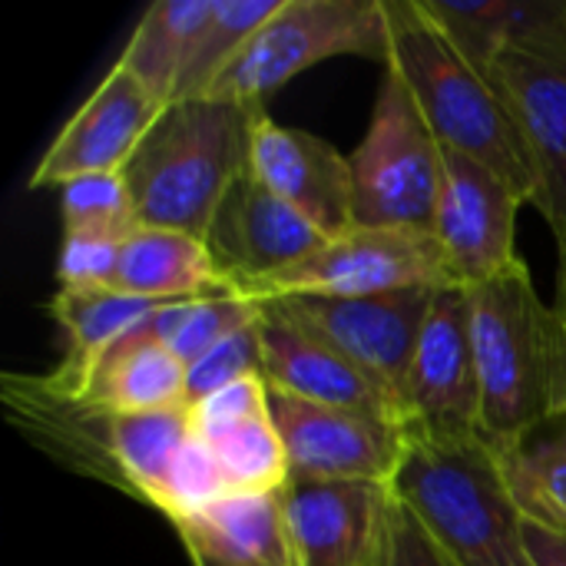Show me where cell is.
<instances>
[{"mask_svg": "<svg viewBox=\"0 0 566 566\" xmlns=\"http://www.w3.org/2000/svg\"><path fill=\"white\" fill-rule=\"evenodd\" d=\"M471 338L491 448L514 454L566 421V318L541 298L524 259L471 289Z\"/></svg>", "mask_w": 566, "mask_h": 566, "instance_id": "cell-1", "label": "cell"}, {"mask_svg": "<svg viewBox=\"0 0 566 566\" xmlns=\"http://www.w3.org/2000/svg\"><path fill=\"white\" fill-rule=\"evenodd\" d=\"M388 60L411 90L438 143L497 172L524 202L537 196V169L524 133L497 86L448 40L421 0H385Z\"/></svg>", "mask_w": 566, "mask_h": 566, "instance_id": "cell-2", "label": "cell"}, {"mask_svg": "<svg viewBox=\"0 0 566 566\" xmlns=\"http://www.w3.org/2000/svg\"><path fill=\"white\" fill-rule=\"evenodd\" d=\"M262 109L226 99L169 103L123 169L136 226L206 239L222 199L249 169Z\"/></svg>", "mask_w": 566, "mask_h": 566, "instance_id": "cell-3", "label": "cell"}, {"mask_svg": "<svg viewBox=\"0 0 566 566\" xmlns=\"http://www.w3.org/2000/svg\"><path fill=\"white\" fill-rule=\"evenodd\" d=\"M391 494L454 566H534L524 537L527 517L511 491L504 454L481 434L428 438L408 431Z\"/></svg>", "mask_w": 566, "mask_h": 566, "instance_id": "cell-4", "label": "cell"}, {"mask_svg": "<svg viewBox=\"0 0 566 566\" xmlns=\"http://www.w3.org/2000/svg\"><path fill=\"white\" fill-rule=\"evenodd\" d=\"M348 163L355 182V226L434 232L444 146L391 66H385L368 133Z\"/></svg>", "mask_w": 566, "mask_h": 566, "instance_id": "cell-5", "label": "cell"}, {"mask_svg": "<svg viewBox=\"0 0 566 566\" xmlns=\"http://www.w3.org/2000/svg\"><path fill=\"white\" fill-rule=\"evenodd\" d=\"M332 56L388 60L385 0H282L202 99L265 106L279 86Z\"/></svg>", "mask_w": 566, "mask_h": 566, "instance_id": "cell-6", "label": "cell"}, {"mask_svg": "<svg viewBox=\"0 0 566 566\" xmlns=\"http://www.w3.org/2000/svg\"><path fill=\"white\" fill-rule=\"evenodd\" d=\"M458 285L444 262L434 232L418 229H348L328 239L305 262L275 272L242 295L255 302L318 295V298H365L405 289Z\"/></svg>", "mask_w": 566, "mask_h": 566, "instance_id": "cell-7", "label": "cell"}, {"mask_svg": "<svg viewBox=\"0 0 566 566\" xmlns=\"http://www.w3.org/2000/svg\"><path fill=\"white\" fill-rule=\"evenodd\" d=\"M434 289H405L365 298L292 295L269 298L282 315L332 345L378 388H385L405 415V388Z\"/></svg>", "mask_w": 566, "mask_h": 566, "instance_id": "cell-8", "label": "cell"}, {"mask_svg": "<svg viewBox=\"0 0 566 566\" xmlns=\"http://www.w3.org/2000/svg\"><path fill=\"white\" fill-rule=\"evenodd\" d=\"M405 428L428 438L481 434V381L471 338V289H434L405 388Z\"/></svg>", "mask_w": 566, "mask_h": 566, "instance_id": "cell-9", "label": "cell"}, {"mask_svg": "<svg viewBox=\"0 0 566 566\" xmlns=\"http://www.w3.org/2000/svg\"><path fill=\"white\" fill-rule=\"evenodd\" d=\"M269 401L285 444L289 481H395L408 451V428L375 415L308 405L272 388Z\"/></svg>", "mask_w": 566, "mask_h": 566, "instance_id": "cell-10", "label": "cell"}, {"mask_svg": "<svg viewBox=\"0 0 566 566\" xmlns=\"http://www.w3.org/2000/svg\"><path fill=\"white\" fill-rule=\"evenodd\" d=\"M521 206H527L524 196L497 172L444 149L434 239L458 285L478 289L521 259L514 242Z\"/></svg>", "mask_w": 566, "mask_h": 566, "instance_id": "cell-11", "label": "cell"}, {"mask_svg": "<svg viewBox=\"0 0 566 566\" xmlns=\"http://www.w3.org/2000/svg\"><path fill=\"white\" fill-rule=\"evenodd\" d=\"M166 103L116 63L40 156L30 189L66 186L90 172H123Z\"/></svg>", "mask_w": 566, "mask_h": 566, "instance_id": "cell-12", "label": "cell"}, {"mask_svg": "<svg viewBox=\"0 0 566 566\" xmlns=\"http://www.w3.org/2000/svg\"><path fill=\"white\" fill-rule=\"evenodd\" d=\"M249 172L328 239L355 229L352 163L328 139L285 126L262 109L252 126Z\"/></svg>", "mask_w": 566, "mask_h": 566, "instance_id": "cell-13", "label": "cell"}, {"mask_svg": "<svg viewBox=\"0 0 566 566\" xmlns=\"http://www.w3.org/2000/svg\"><path fill=\"white\" fill-rule=\"evenodd\" d=\"M391 497V484L371 481H289L298 566H381Z\"/></svg>", "mask_w": 566, "mask_h": 566, "instance_id": "cell-14", "label": "cell"}, {"mask_svg": "<svg viewBox=\"0 0 566 566\" xmlns=\"http://www.w3.org/2000/svg\"><path fill=\"white\" fill-rule=\"evenodd\" d=\"M501 99L514 113L537 169L534 209L566 252V60H544L501 50L488 70Z\"/></svg>", "mask_w": 566, "mask_h": 566, "instance_id": "cell-15", "label": "cell"}, {"mask_svg": "<svg viewBox=\"0 0 566 566\" xmlns=\"http://www.w3.org/2000/svg\"><path fill=\"white\" fill-rule=\"evenodd\" d=\"M206 242L242 295L249 285L305 262L328 235L245 169L222 199Z\"/></svg>", "mask_w": 566, "mask_h": 566, "instance_id": "cell-16", "label": "cell"}, {"mask_svg": "<svg viewBox=\"0 0 566 566\" xmlns=\"http://www.w3.org/2000/svg\"><path fill=\"white\" fill-rule=\"evenodd\" d=\"M259 342H262V378L272 391L308 405L375 415L405 428V415L385 388H378L361 368H355L332 345H325L298 322L282 315L272 302H262Z\"/></svg>", "mask_w": 566, "mask_h": 566, "instance_id": "cell-17", "label": "cell"}, {"mask_svg": "<svg viewBox=\"0 0 566 566\" xmlns=\"http://www.w3.org/2000/svg\"><path fill=\"white\" fill-rule=\"evenodd\" d=\"M189 415L232 494H269L289 484V458L262 375L222 388L219 395L192 405Z\"/></svg>", "mask_w": 566, "mask_h": 566, "instance_id": "cell-18", "label": "cell"}, {"mask_svg": "<svg viewBox=\"0 0 566 566\" xmlns=\"http://www.w3.org/2000/svg\"><path fill=\"white\" fill-rule=\"evenodd\" d=\"M113 292L159 305L239 295L232 275L219 265L206 239L149 226H136L123 239Z\"/></svg>", "mask_w": 566, "mask_h": 566, "instance_id": "cell-19", "label": "cell"}, {"mask_svg": "<svg viewBox=\"0 0 566 566\" xmlns=\"http://www.w3.org/2000/svg\"><path fill=\"white\" fill-rule=\"evenodd\" d=\"M176 527L192 554L212 566H298L285 488L269 494H226Z\"/></svg>", "mask_w": 566, "mask_h": 566, "instance_id": "cell-20", "label": "cell"}, {"mask_svg": "<svg viewBox=\"0 0 566 566\" xmlns=\"http://www.w3.org/2000/svg\"><path fill=\"white\" fill-rule=\"evenodd\" d=\"M50 308L66 348L60 365L46 371V381L66 395H83L103 355L163 305L113 289H60Z\"/></svg>", "mask_w": 566, "mask_h": 566, "instance_id": "cell-21", "label": "cell"}, {"mask_svg": "<svg viewBox=\"0 0 566 566\" xmlns=\"http://www.w3.org/2000/svg\"><path fill=\"white\" fill-rule=\"evenodd\" d=\"M186 381L189 368L172 355L169 345L146 332V322H139L103 355L83 398L116 415L166 411L186 408Z\"/></svg>", "mask_w": 566, "mask_h": 566, "instance_id": "cell-22", "label": "cell"}, {"mask_svg": "<svg viewBox=\"0 0 566 566\" xmlns=\"http://www.w3.org/2000/svg\"><path fill=\"white\" fill-rule=\"evenodd\" d=\"M192 434L196 428L189 408L116 415L113 458H116L119 491L156 511H166L172 471Z\"/></svg>", "mask_w": 566, "mask_h": 566, "instance_id": "cell-23", "label": "cell"}, {"mask_svg": "<svg viewBox=\"0 0 566 566\" xmlns=\"http://www.w3.org/2000/svg\"><path fill=\"white\" fill-rule=\"evenodd\" d=\"M216 0H156L146 7L133 36L126 40L116 66L133 73L146 90H153L166 106L172 103L176 80L182 73L186 53L209 20Z\"/></svg>", "mask_w": 566, "mask_h": 566, "instance_id": "cell-24", "label": "cell"}, {"mask_svg": "<svg viewBox=\"0 0 566 566\" xmlns=\"http://www.w3.org/2000/svg\"><path fill=\"white\" fill-rule=\"evenodd\" d=\"M279 7L282 0H216L209 20L186 53L172 103L202 99Z\"/></svg>", "mask_w": 566, "mask_h": 566, "instance_id": "cell-25", "label": "cell"}, {"mask_svg": "<svg viewBox=\"0 0 566 566\" xmlns=\"http://www.w3.org/2000/svg\"><path fill=\"white\" fill-rule=\"evenodd\" d=\"M504 468L524 517L566 537V428L504 454Z\"/></svg>", "mask_w": 566, "mask_h": 566, "instance_id": "cell-26", "label": "cell"}, {"mask_svg": "<svg viewBox=\"0 0 566 566\" xmlns=\"http://www.w3.org/2000/svg\"><path fill=\"white\" fill-rule=\"evenodd\" d=\"M63 232H106L129 235L136 229L133 199L123 172H90L60 186Z\"/></svg>", "mask_w": 566, "mask_h": 566, "instance_id": "cell-27", "label": "cell"}, {"mask_svg": "<svg viewBox=\"0 0 566 566\" xmlns=\"http://www.w3.org/2000/svg\"><path fill=\"white\" fill-rule=\"evenodd\" d=\"M259 315H262V302L245 298V295H216V298L186 302L182 315H179V325H176V332L169 335L166 345L189 368L202 355L219 348L226 338H232L235 332L259 322Z\"/></svg>", "mask_w": 566, "mask_h": 566, "instance_id": "cell-28", "label": "cell"}, {"mask_svg": "<svg viewBox=\"0 0 566 566\" xmlns=\"http://www.w3.org/2000/svg\"><path fill=\"white\" fill-rule=\"evenodd\" d=\"M262 375V342H259V322L249 328L235 332L226 338L219 348L202 355L196 365H189V381H186V408L219 395L222 388Z\"/></svg>", "mask_w": 566, "mask_h": 566, "instance_id": "cell-29", "label": "cell"}, {"mask_svg": "<svg viewBox=\"0 0 566 566\" xmlns=\"http://www.w3.org/2000/svg\"><path fill=\"white\" fill-rule=\"evenodd\" d=\"M119 252H123V235L63 232L60 262H56L60 289H113Z\"/></svg>", "mask_w": 566, "mask_h": 566, "instance_id": "cell-30", "label": "cell"}, {"mask_svg": "<svg viewBox=\"0 0 566 566\" xmlns=\"http://www.w3.org/2000/svg\"><path fill=\"white\" fill-rule=\"evenodd\" d=\"M381 566H454L451 557L434 544V537L424 531V524L398 501L391 497L388 514V537Z\"/></svg>", "mask_w": 566, "mask_h": 566, "instance_id": "cell-31", "label": "cell"}, {"mask_svg": "<svg viewBox=\"0 0 566 566\" xmlns=\"http://www.w3.org/2000/svg\"><path fill=\"white\" fill-rule=\"evenodd\" d=\"M527 537V554L534 566H566V537L557 531H547L534 521H527L524 527Z\"/></svg>", "mask_w": 566, "mask_h": 566, "instance_id": "cell-32", "label": "cell"}, {"mask_svg": "<svg viewBox=\"0 0 566 566\" xmlns=\"http://www.w3.org/2000/svg\"><path fill=\"white\" fill-rule=\"evenodd\" d=\"M566 318V252H560V269H557V302H554Z\"/></svg>", "mask_w": 566, "mask_h": 566, "instance_id": "cell-33", "label": "cell"}]
</instances>
